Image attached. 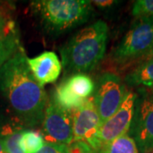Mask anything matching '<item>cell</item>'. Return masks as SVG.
<instances>
[{"instance_id":"cell-10","label":"cell","mask_w":153,"mask_h":153,"mask_svg":"<svg viewBox=\"0 0 153 153\" xmlns=\"http://www.w3.org/2000/svg\"><path fill=\"white\" fill-rule=\"evenodd\" d=\"M27 64L33 76L42 87L55 82L62 68L60 59L53 51H44L36 57L27 58Z\"/></svg>"},{"instance_id":"cell-22","label":"cell","mask_w":153,"mask_h":153,"mask_svg":"<svg viewBox=\"0 0 153 153\" xmlns=\"http://www.w3.org/2000/svg\"><path fill=\"white\" fill-rule=\"evenodd\" d=\"M152 57H153V49L152 50V52H151V54H150V55H149V57H148V58H152Z\"/></svg>"},{"instance_id":"cell-23","label":"cell","mask_w":153,"mask_h":153,"mask_svg":"<svg viewBox=\"0 0 153 153\" xmlns=\"http://www.w3.org/2000/svg\"><path fill=\"white\" fill-rule=\"evenodd\" d=\"M2 33H3V30L1 29V26H0V36H1V34H2Z\"/></svg>"},{"instance_id":"cell-1","label":"cell","mask_w":153,"mask_h":153,"mask_svg":"<svg viewBox=\"0 0 153 153\" xmlns=\"http://www.w3.org/2000/svg\"><path fill=\"white\" fill-rule=\"evenodd\" d=\"M22 46L0 70V92L12 117L26 128L41 125L48 95L33 76Z\"/></svg>"},{"instance_id":"cell-11","label":"cell","mask_w":153,"mask_h":153,"mask_svg":"<svg viewBox=\"0 0 153 153\" xmlns=\"http://www.w3.org/2000/svg\"><path fill=\"white\" fill-rule=\"evenodd\" d=\"M124 82L130 87L153 88V57L146 60L128 73Z\"/></svg>"},{"instance_id":"cell-5","label":"cell","mask_w":153,"mask_h":153,"mask_svg":"<svg viewBox=\"0 0 153 153\" xmlns=\"http://www.w3.org/2000/svg\"><path fill=\"white\" fill-rule=\"evenodd\" d=\"M139 153L153 152V96L145 88L137 94L131 125L128 133Z\"/></svg>"},{"instance_id":"cell-24","label":"cell","mask_w":153,"mask_h":153,"mask_svg":"<svg viewBox=\"0 0 153 153\" xmlns=\"http://www.w3.org/2000/svg\"><path fill=\"white\" fill-rule=\"evenodd\" d=\"M152 96H153V91H152Z\"/></svg>"},{"instance_id":"cell-6","label":"cell","mask_w":153,"mask_h":153,"mask_svg":"<svg viewBox=\"0 0 153 153\" xmlns=\"http://www.w3.org/2000/svg\"><path fill=\"white\" fill-rule=\"evenodd\" d=\"M127 94L126 84L117 74L105 72L99 76L92 96L101 124L117 111Z\"/></svg>"},{"instance_id":"cell-14","label":"cell","mask_w":153,"mask_h":153,"mask_svg":"<svg viewBox=\"0 0 153 153\" xmlns=\"http://www.w3.org/2000/svg\"><path fill=\"white\" fill-rule=\"evenodd\" d=\"M52 99L55 102V104L68 111L79 108L87 100L79 98L78 96L75 95L68 88L64 81H62L56 87Z\"/></svg>"},{"instance_id":"cell-12","label":"cell","mask_w":153,"mask_h":153,"mask_svg":"<svg viewBox=\"0 0 153 153\" xmlns=\"http://www.w3.org/2000/svg\"><path fill=\"white\" fill-rule=\"evenodd\" d=\"M13 26V24H8L0 36V70L22 46Z\"/></svg>"},{"instance_id":"cell-19","label":"cell","mask_w":153,"mask_h":153,"mask_svg":"<svg viewBox=\"0 0 153 153\" xmlns=\"http://www.w3.org/2000/svg\"><path fill=\"white\" fill-rule=\"evenodd\" d=\"M69 153H99L82 141H76L69 145Z\"/></svg>"},{"instance_id":"cell-15","label":"cell","mask_w":153,"mask_h":153,"mask_svg":"<svg viewBox=\"0 0 153 153\" xmlns=\"http://www.w3.org/2000/svg\"><path fill=\"white\" fill-rule=\"evenodd\" d=\"M99 153H139V151L134 140L126 134L103 145Z\"/></svg>"},{"instance_id":"cell-16","label":"cell","mask_w":153,"mask_h":153,"mask_svg":"<svg viewBox=\"0 0 153 153\" xmlns=\"http://www.w3.org/2000/svg\"><path fill=\"white\" fill-rule=\"evenodd\" d=\"M45 145L41 133L33 129H25L20 140V146L24 153H38Z\"/></svg>"},{"instance_id":"cell-25","label":"cell","mask_w":153,"mask_h":153,"mask_svg":"<svg viewBox=\"0 0 153 153\" xmlns=\"http://www.w3.org/2000/svg\"><path fill=\"white\" fill-rule=\"evenodd\" d=\"M149 153H153V152H149Z\"/></svg>"},{"instance_id":"cell-8","label":"cell","mask_w":153,"mask_h":153,"mask_svg":"<svg viewBox=\"0 0 153 153\" xmlns=\"http://www.w3.org/2000/svg\"><path fill=\"white\" fill-rule=\"evenodd\" d=\"M72 120V142H85L92 149L99 152L101 147L97 139V134L101 123L94 103L93 96L87 99L82 106L74 110Z\"/></svg>"},{"instance_id":"cell-21","label":"cell","mask_w":153,"mask_h":153,"mask_svg":"<svg viewBox=\"0 0 153 153\" xmlns=\"http://www.w3.org/2000/svg\"><path fill=\"white\" fill-rule=\"evenodd\" d=\"M0 153H6L5 151H4V146H3V145H2V143L0 141Z\"/></svg>"},{"instance_id":"cell-2","label":"cell","mask_w":153,"mask_h":153,"mask_svg":"<svg viewBox=\"0 0 153 153\" xmlns=\"http://www.w3.org/2000/svg\"><path fill=\"white\" fill-rule=\"evenodd\" d=\"M109 29L100 20L80 29L60 49L66 75L92 71L104 58Z\"/></svg>"},{"instance_id":"cell-18","label":"cell","mask_w":153,"mask_h":153,"mask_svg":"<svg viewBox=\"0 0 153 153\" xmlns=\"http://www.w3.org/2000/svg\"><path fill=\"white\" fill-rule=\"evenodd\" d=\"M38 153H69V146L63 144L45 143Z\"/></svg>"},{"instance_id":"cell-17","label":"cell","mask_w":153,"mask_h":153,"mask_svg":"<svg viewBox=\"0 0 153 153\" xmlns=\"http://www.w3.org/2000/svg\"><path fill=\"white\" fill-rule=\"evenodd\" d=\"M132 14L134 16H153V0H138L133 4Z\"/></svg>"},{"instance_id":"cell-9","label":"cell","mask_w":153,"mask_h":153,"mask_svg":"<svg viewBox=\"0 0 153 153\" xmlns=\"http://www.w3.org/2000/svg\"><path fill=\"white\" fill-rule=\"evenodd\" d=\"M136 97V93L128 92L117 111L100 125L97 134L100 147L105 144L128 133L133 119Z\"/></svg>"},{"instance_id":"cell-20","label":"cell","mask_w":153,"mask_h":153,"mask_svg":"<svg viewBox=\"0 0 153 153\" xmlns=\"http://www.w3.org/2000/svg\"><path fill=\"white\" fill-rule=\"evenodd\" d=\"M91 3L100 7V8H107L110 6H112L115 3H117V2L111 1V0H105H105H95V1H92Z\"/></svg>"},{"instance_id":"cell-3","label":"cell","mask_w":153,"mask_h":153,"mask_svg":"<svg viewBox=\"0 0 153 153\" xmlns=\"http://www.w3.org/2000/svg\"><path fill=\"white\" fill-rule=\"evenodd\" d=\"M31 6L45 32L52 36L86 23L93 11L91 1L87 0H37Z\"/></svg>"},{"instance_id":"cell-4","label":"cell","mask_w":153,"mask_h":153,"mask_svg":"<svg viewBox=\"0 0 153 153\" xmlns=\"http://www.w3.org/2000/svg\"><path fill=\"white\" fill-rule=\"evenodd\" d=\"M153 49V16L137 17L130 28L111 53V59L125 66L143 57Z\"/></svg>"},{"instance_id":"cell-7","label":"cell","mask_w":153,"mask_h":153,"mask_svg":"<svg viewBox=\"0 0 153 153\" xmlns=\"http://www.w3.org/2000/svg\"><path fill=\"white\" fill-rule=\"evenodd\" d=\"M41 126L45 143L69 146L73 141L72 115L70 111L55 104L52 98L49 99Z\"/></svg>"},{"instance_id":"cell-13","label":"cell","mask_w":153,"mask_h":153,"mask_svg":"<svg viewBox=\"0 0 153 153\" xmlns=\"http://www.w3.org/2000/svg\"><path fill=\"white\" fill-rule=\"evenodd\" d=\"M63 81L72 93L83 100L91 97L95 89L93 79L85 73L72 74Z\"/></svg>"}]
</instances>
